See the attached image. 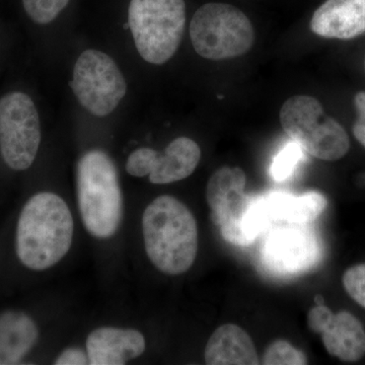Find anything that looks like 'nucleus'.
<instances>
[{
	"label": "nucleus",
	"instance_id": "22",
	"mask_svg": "<svg viewBox=\"0 0 365 365\" xmlns=\"http://www.w3.org/2000/svg\"><path fill=\"white\" fill-rule=\"evenodd\" d=\"M334 313L325 304H317L307 314V326L314 333L321 334L332 319Z\"/></svg>",
	"mask_w": 365,
	"mask_h": 365
},
{
	"label": "nucleus",
	"instance_id": "24",
	"mask_svg": "<svg viewBox=\"0 0 365 365\" xmlns=\"http://www.w3.org/2000/svg\"><path fill=\"white\" fill-rule=\"evenodd\" d=\"M56 365H85L90 364L88 353L78 348H68L59 355L54 362Z\"/></svg>",
	"mask_w": 365,
	"mask_h": 365
},
{
	"label": "nucleus",
	"instance_id": "18",
	"mask_svg": "<svg viewBox=\"0 0 365 365\" xmlns=\"http://www.w3.org/2000/svg\"><path fill=\"white\" fill-rule=\"evenodd\" d=\"M304 158V150L299 144L294 140L287 143L274 158L270 168L271 177L277 182L285 181L294 174Z\"/></svg>",
	"mask_w": 365,
	"mask_h": 365
},
{
	"label": "nucleus",
	"instance_id": "25",
	"mask_svg": "<svg viewBox=\"0 0 365 365\" xmlns=\"http://www.w3.org/2000/svg\"><path fill=\"white\" fill-rule=\"evenodd\" d=\"M314 302H316V304H324L323 297H321V295H317V297H314Z\"/></svg>",
	"mask_w": 365,
	"mask_h": 365
},
{
	"label": "nucleus",
	"instance_id": "17",
	"mask_svg": "<svg viewBox=\"0 0 365 365\" xmlns=\"http://www.w3.org/2000/svg\"><path fill=\"white\" fill-rule=\"evenodd\" d=\"M264 197L270 220L299 225L314 222L328 204L326 197L318 191L307 192L300 196L276 192Z\"/></svg>",
	"mask_w": 365,
	"mask_h": 365
},
{
	"label": "nucleus",
	"instance_id": "13",
	"mask_svg": "<svg viewBox=\"0 0 365 365\" xmlns=\"http://www.w3.org/2000/svg\"><path fill=\"white\" fill-rule=\"evenodd\" d=\"M311 30L327 39L359 37L365 33V0H326L314 11Z\"/></svg>",
	"mask_w": 365,
	"mask_h": 365
},
{
	"label": "nucleus",
	"instance_id": "3",
	"mask_svg": "<svg viewBox=\"0 0 365 365\" xmlns=\"http://www.w3.org/2000/svg\"><path fill=\"white\" fill-rule=\"evenodd\" d=\"M79 212L88 232L109 239L120 227L123 199L116 165L102 150L88 151L78 165Z\"/></svg>",
	"mask_w": 365,
	"mask_h": 365
},
{
	"label": "nucleus",
	"instance_id": "7",
	"mask_svg": "<svg viewBox=\"0 0 365 365\" xmlns=\"http://www.w3.org/2000/svg\"><path fill=\"white\" fill-rule=\"evenodd\" d=\"M71 86L79 104L97 117L114 112L127 93L126 81L116 62L93 49L78 57Z\"/></svg>",
	"mask_w": 365,
	"mask_h": 365
},
{
	"label": "nucleus",
	"instance_id": "23",
	"mask_svg": "<svg viewBox=\"0 0 365 365\" xmlns=\"http://www.w3.org/2000/svg\"><path fill=\"white\" fill-rule=\"evenodd\" d=\"M354 104L359 113V119L353 126V134L365 148V91H359L356 93Z\"/></svg>",
	"mask_w": 365,
	"mask_h": 365
},
{
	"label": "nucleus",
	"instance_id": "20",
	"mask_svg": "<svg viewBox=\"0 0 365 365\" xmlns=\"http://www.w3.org/2000/svg\"><path fill=\"white\" fill-rule=\"evenodd\" d=\"M71 0H23L29 18L34 23L47 25L54 21Z\"/></svg>",
	"mask_w": 365,
	"mask_h": 365
},
{
	"label": "nucleus",
	"instance_id": "11",
	"mask_svg": "<svg viewBox=\"0 0 365 365\" xmlns=\"http://www.w3.org/2000/svg\"><path fill=\"white\" fill-rule=\"evenodd\" d=\"M284 223L268 235L264 247L265 260L271 268L279 272L306 270L318 261V241L304 225Z\"/></svg>",
	"mask_w": 365,
	"mask_h": 365
},
{
	"label": "nucleus",
	"instance_id": "21",
	"mask_svg": "<svg viewBox=\"0 0 365 365\" xmlns=\"http://www.w3.org/2000/svg\"><path fill=\"white\" fill-rule=\"evenodd\" d=\"M342 281L347 294L365 309V264L348 269Z\"/></svg>",
	"mask_w": 365,
	"mask_h": 365
},
{
	"label": "nucleus",
	"instance_id": "2",
	"mask_svg": "<svg viewBox=\"0 0 365 365\" xmlns=\"http://www.w3.org/2000/svg\"><path fill=\"white\" fill-rule=\"evenodd\" d=\"M143 232L146 254L160 272L180 275L192 267L198 253V227L179 199H155L144 210Z\"/></svg>",
	"mask_w": 365,
	"mask_h": 365
},
{
	"label": "nucleus",
	"instance_id": "8",
	"mask_svg": "<svg viewBox=\"0 0 365 365\" xmlns=\"http://www.w3.org/2000/svg\"><path fill=\"white\" fill-rule=\"evenodd\" d=\"M41 143L39 113L26 93L14 91L0 98V151L11 169L33 165Z\"/></svg>",
	"mask_w": 365,
	"mask_h": 365
},
{
	"label": "nucleus",
	"instance_id": "15",
	"mask_svg": "<svg viewBox=\"0 0 365 365\" xmlns=\"http://www.w3.org/2000/svg\"><path fill=\"white\" fill-rule=\"evenodd\" d=\"M321 335L327 351L343 361H359L365 355L364 326L349 312L334 314Z\"/></svg>",
	"mask_w": 365,
	"mask_h": 365
},
{
	"label": "nucleus",
	"instance_id": "12",
	"mask_svg": "<svg viewBox=\"0 0 365 365\" xmlns=\"http://www.w3.org/2000/svg\"><path fill=\"white\" fill-rule=\"evenodd\" d=\"M143 334L133 329L102 327L86 339V353L91 365H123L145 351Z\"/></svg>",
	"mask_w": 365,
	"mask_h": 365
},
{
	"label": "nucleus",
	"instance_id": "6",
	"mask_svg": "<svg viewBox=\"0 0 365 365\" xmlns=\"http://www.w3.org/2000/svg\"><path fill=\"white\" fill-rule=\"evenodd\" d=\"M190 38L195 51L205 59L225 60L242 56L254 44L253 25L241 9L210 2L194 14Z\"/></svg>",
	"mask_w": 365,
	"mask_h": 365
},
{
	"label": "nucleus",
	"instance_id": "19",
	"mask_svg": "<svg viewBox=\"0 0 365 365\" xmlns=\"http://www.w3.org/2000/svg\"><path fill=\"white\" fill-rule=\"evenodd\" d=\"M262 364L265 365H304L307 359L304 353L285 340L274 341L264 354Z\"/></svg>",
	"mask_w": 365,
	"mask_h": 365
},
{
	"label": "nucleus",
	"instance_id": "14",
	"mask_svg": "<svg viewBox=\"0 0 365 365\" xmlns=\"http://www.w3.org/2000/svg\"><path fill=\"white\" fill-rule=\"evenodd\" d=\"M204 359L208 365L260 364L252 338L235 324H225L216 329L206 344Z\"/></svg>",
	"mask_w": 365,
	"mask_h": 365
},
{
	"label": "nucleus",
	"instance_id": "10",
	"mask_svg": "<svg viewBox=\"0 0 365 365\" xmlns=\"http://www.w3.org/2000/svg\"><path fill=\"white\" fill-rule=\"evenodd\" d=\"M246 175L240 168L222 167L213 173L206 187V200L211 218L220 228L223 239L241 234L254 196L245 193Z\"/></svg>",
	"mask_w": 365,
	"mask_h": 365
},
{
	"label": "nucleus",
	"instance_id": "5",
	"mask_svg": "<svg viewBox=\"0 0 365 365\" xmlns=\"http://www.w3.org/2000/svg\"><path fill=\"white\" fill-rule=\"evenodd\" d=\"M280 122L287 135L312 157L335 162L349 150L347 132L335 119L327 116L317 98H288L281 108Z\"/></svg>",
	"mask_w": 365,
	"mask_h": 365
},
{
	"label": "nucleus",
	"instance_id": "1",
	"mask_svg": "<svg viewBox=\"0 0 365 365\" xmlns=\"http://www.w3.org/2000/svg\"><path fill=\"white\" fill-rule=\"evenodd\" d=\"M74 223L61 197L50 192L34 195L21 210L16 228V253L23 265L42 271L68 253Z\"/></svg>",
	"mask_w": 365,
	"mask_h": 365
},
{
	"label": "nucleus",
	"instance_id": "16",
	"mask_svg": "<svg viewBox=\"0 0 365 365\" xmlns=\"http://www.w3.org/2000/svg\"><path fill=\"white\" fill-rule=\"evenodd\" d=\"M39 337L35 322L21 312L0 314V365L20 364Z\"/></svg>",
	"mask_w": 365,
	"mask_h": 365
},
{
	"label": "nucleus",
	"instance_id": "9",
	"mask_svg": "<svg viewBox=\"0 0 365 365\" xmlns=\"http://www.w3.org/2000/svg\"><path fill=\"white\" fill-rule=\"evenodd\" d=\"M200 158L198 144L188 137H179L163 153L148 148L133 151L127 158L126 170L133 177H150L153 184H170L191 176Z\"/></svg>",
	"mask_w": 365,
	"mask_h": 365
},
{
	"label": "nucleus",
	"instance_id": "4",
	"mask_svg": "<svg viewBox=\"0 0 365 365\" xmlns=\"http://www.w3.org/2000/svg\"><path fill=\"white\" fill-rule=\"evenodd\" d=\"M128 21L139 55L148 63L162 66L181 44L185 0H131Z\"/></svg>",
	"mask_w": 365,
	"mask_h": 365
}]
</instances>
